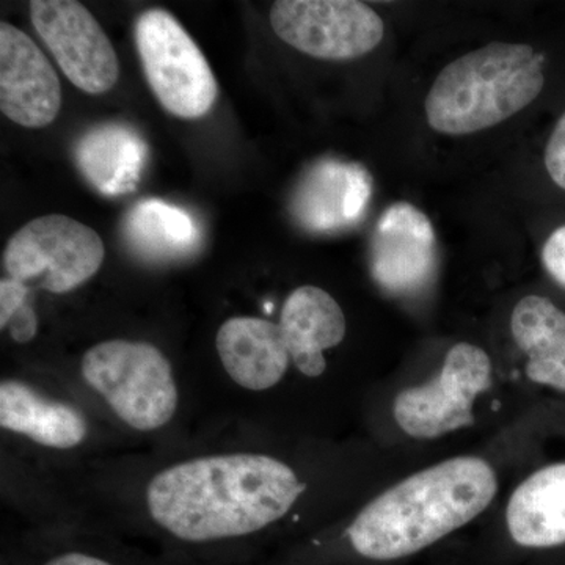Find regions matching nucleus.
<instances>
[{
  "mask_svg": "<svg viewBox=\"0 0 565 565\" xmlns=\"http://www.w3.org/2000/svg\"><path fill=\"white\" fill-rule=\"evenodd\" d=\"M545 167L552 180L565 191V114L546 145Z\"/></svg>",
  "mask_w": 565,
  "mask_h": 565,
  "instance_id": "21",
  "label": "nucleus"
},
{
  "mask_svg": "<svg viewBox=\"0 0 565 565\" xmlns=\"http://www.w3.org/2000/svg\"><path fill=\"white\" fill-rule=\"evenodd\" d=\"M552 427L533 414L484 445L418 465L274 565H401L435 552L484 522Z\"/></svg>",
  "mask_w": 565,
  "mask_h": 565,
  "instance_id": "1",
  "label": "nucleus"
},
{
  "mask_svg": "<svg viewBox=\"0 0 565 565\" xmlns=\"http://www.w3.org/2000/svg\"><path fill=\"white\" fill-rule=\"evenodd\" d=\"M106 248L99 234L66 215L33 218L10 237L3 250V269L33 289L68 294L92 280L102 269Z\"/></svg>",
  "mask_w": 565,
  "mask_h": 565,
  "instance_id": "7",
  "label": "nucleus"
},
{
  "mask_svg": "<svg viewBox=\"0 0 565 565\" xmlns=\"http://www.w3.org/2000/svg\"><path fill=\"white\" fill-rule=\"evenodd\" d=\"M0 426L54 451L79 448L90 434V424L79 408L20 379H3L0 384Z\"/></svg>",
  "mask_w": 565,
  "mask_h": 565,
  "instance_id": "15",
  "label": "nucleus"
},
{
  "mask_svg": "<svg viewBox=\"0 0 565 565\" xmlns=\"http://www.w3.org/2000/svg\"><path fill=\"white\" fill-rule=\"evenodd\" d=\"M136 46L156 98L174 117H204L217 99L210 63L169 11L150 9L136 21Z\"/></svg>",
  "mask_w": 565,
  "mask_h": 565,
  "instance_id": "8",
  "label": "nucleus"
},
{
  "mask_svg": "<svg viewBox=\"0 0 565 565\" xmlns=\"http://www.w3.org/2000/svg\"><path fill=\"white\" fill-rule=\"evenodd\" d=\"M564 430V429H561ZM546 435L479 525L478 565H565V434Z\"/></svg>",
  "mask_w": 565,
  "mask_h": 565,
  "instance_id": "5",
  "label": "nucleus"
},
{
  "mask_svg": "<svg viewBox=\"0 0 565 565\" xmlns=\"http://www.w3.org/2000/svg\"><path fill=\"white\" fill-rule=\"evenodd\" d=\"M509 334L514 366L505 367L531 407L565 419V310L541 294L512 307Z\"/></svg>",
  "mask_w": 565,
  "mask_h": 565,
  "instance_id": "9",
  "label": "nucleus"
},
{
  "mask_svg": "<svg viewBox=\"0 0 565 565\" xmlns=\"http://www.w3.org/2000/svg\"><path fill=\"white\" fill-rule=\"evenodd\" d=\"M25 305H33V296L28 286L10 277L0 280V329H6L7 323Z\"/></svg>",
  "mask_w": 565,
  "mask_h": 565,
  "instance_id": "19",
  "label": "nucleus"
},
{
  "mask_svg": "<svg viewBox=\"0 0 565 565\" xmlns=\"http://www.w3.org/2000/svg\"><path fill=\"white\" fill-rule=\"evenodd\" d=\"M546 274L559 288L565 289V225L546 239L542 250Z\"/></svg>",
  "mask_w": 565,
  "mask_h": 565,
  "instance_id": "20",
  "label": "nucleus"
},
{
  "mask_svg": "<svg viewBox=\"0 0 565 565\" xmlns=\"http://www.w3.org/2000/svg\"><path fill=\"white\" fill-rule=\"evenodd\" d=\"M81 375L134 433H159L180 412V384L172 362L147 341L107 340L92 345L82 355Z\"/></svg>",
  "mask_w": 565,
  "mask_h": 565,
  "instance_id": "6",
  "label": "nucleus"
},
{
  "mask_svg": "<svg viewBox=\"0 0 565 565\" xmlns=\"http://www.w3.org/2000/svg\"><path fill=\"white\" fill-rule=\"evenodd\" d=\"M122 228L132 250L154 262L191 255L202 236L188 211L158 199L137 203L126 215Z\"/></svg>",
  "mask_w": 565,
  "mask_h": 565,
  "instance_id": "17",
  "label": "nucleus"
},
{
  "mask_svg": "<svg viewBox=\"0 0 565 565\" xmlns=\"http://www.w3.org/2000/svg\"><path fill=\"white\" fill-rule=\"evenodd\" d=\"M319 476L274 452H215L152 475L145 505L174 564L247 565L253 546L282 533L318 498Z\"/></svg>",
  "mask_w": 565,
  "mask_h": 565,
  "instance_id": "2",
  "label": "nucleus"
},
{
  "mask_svg": "<svg viewBox=\"0 0 565 565\" xmlns=\"http://www.w3.org/2000/svg\"><path fill=\"white\" fill-rule=\"evenodd\" d=\"M437 266V237L429 217L411 203L390 206L371 239L375 286L392 299H416L433 286Z\"/></svg>",
  "mask_w": 565,
  "mask_h": 565,
  "instance_id": "12",
  "label": "nucleus"
},
{
  "mask_svg": "<svg viewBox=\"0 0 565 565\" xmlns=\"http://www.w3.org/2000/svg\"><path fill=\"white\" fill-rule=\"evenodd\" d=\"M76 162L85 180L106 196L136 191L147 162V141L125 122H106L81 137Z\"/></svg>",
  "mask_w": 565,
  "mask_h": 565,
  "instance_id": "16",
  "label": "nucleus"
},
{
  "mask_svg": "<svg viewBox=\"0 0 565 565\" xmlns=\"http://www.w3.org/2000/svg\"><path fill=\"white\" fill-rule=\"evenodd\" d=\"M31 20L70 82L88 95L111 90L120 77L117 52L90 11L74 0H33Z\"/></svg>",
  "mask_w": 565,
  "mask_h": 565,
  "instance_id": "11",
  "label": "nucleus"
},
{
  "mask_svg": "<svg viewBox=\"0 0 565 565\" xmlns=\"http://www.w3.org/2000/svg\"><path fill=\"white\" fill-rule=\"evenodd\" d=\"M544 85V55L527 44L490 43L445 66L424 110L434 131L468 136L514 117Z\"/></svg>",
  "mask_w": 565,
  "mask_h": 565,
  "instance_id": "4",
  "label": "nucleus"
},
{
  "mask_svg": "<svg viewBox=\"0 0 565 565\" xmlns=\"http://www.w3.org/2000/svg\"><path fill=\"white\" fill-rule=\"evenodd\" d=\"M270 25L289 46L332 62L363 57L385 35L377 11L355 0H280L270 10Z\"/></svg>",
  "mask_w": 565,
  "mask_h": 565,
  "instance_id": "10",
  "label": "nucleus"
},
{
  "mask_svg": "<svg viewBox=\"0 0 565 565\" xmlns=\"http://www.w3.org/2000/svg\"><path fill=\"white\" fill-rule=\"evenodd\" d=\"M373 196V177L360 162L321 159L305 172L292 195L297 225L316 234L359 225Z\"/></svg>",
  "mask_w": 565,
  "mask_h": 565,
  "instance_id": "14",
  "label": "nucleus"
},
{
  "mask_svg": "<svg viewBox=\"0 0 565 565\" xmlns=\"http://www.w3.org/2000/svg\"><path fill=\"white\" fill-rule=\"evenodd\" d=\"M9 565H154L140 563L131 556L82 544L39 545L25 550L22 556L9 561ZM163 565H178L172 563Z\"/></svg>",
  "mask_w": 565,
  "mask_h": 565,
  "instance_id": "18",
  "label": "nucleus"
},
{
  "mask_svg": "<svg viewBox=\"0 0 565 565\" xmlns=\"http://www.w3.org/2000/svg\"><path fill=\"white\" fill-rule=\"evenodd\" d=\"M533 414L492 353L457 341L429 370L382 379L360 427L379 448L434 460L484 445Z\"/></svg>",
  "mask_w": 565,
  "mask_h": 565,
  "instance_id": "3",
  "label": "nucleus"
},
{
  "mask_svg": "<svg viewBox=\"0 0 565 565\" xmlns=\"http://www.w3.org/2000/svg\"><path fill=\"white\" fill-rule=\"evenodd\" d=\"M62 88L57 73L28 33L0 24V110L24 128H44L57 118Z\"/></svg>",
  "mask_w": 565,
  "mask_h": 565,
  "instance_id": "13",
  "label": "nucleus"
},
{
  "mask_svg": "<svg viewBox=\"0 0 565 565\" xmlns=\"http://www.w3.org/2000/svg\"><path fill=\"white\" fill-rule=\"evenodd\" d=\"M6 565H9V563H7Z\"/></svg>",
  "mask_w": 565,
  "mask_h": 565,
  "instance_id": "22",
  "label": "nucleus"
}]
</instances>
